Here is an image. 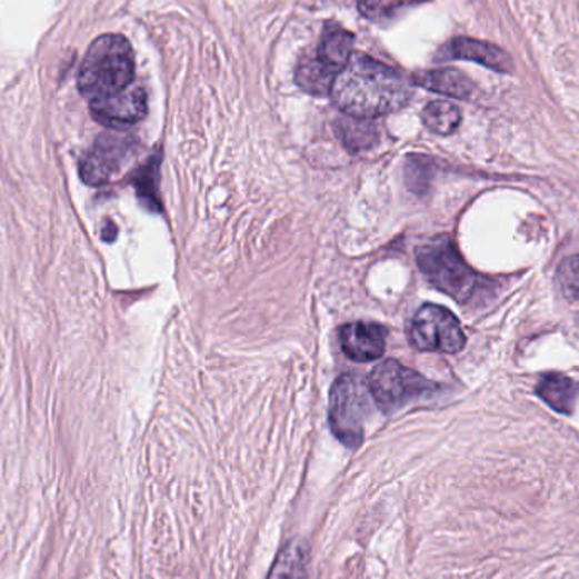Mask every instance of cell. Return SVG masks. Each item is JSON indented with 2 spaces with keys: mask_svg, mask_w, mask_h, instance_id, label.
<instances>
[{
  "mask_svg": "<svg viewBox=\"0 0 579 579\" xmlns=\"http://www.w3.org/2000/svg\"><path fill=\"white\" fill-rule=\"evenodd\" d=\"M332 100L346 116L373 119L402 109L410 86L397 70L367 57L352 54L332 86Z\"/></svg>",
  "mask_w": 579,
  "mask_h": 579,
  "instance_id": "obj_1",
  "label": "cell"
},
{
  "mask_svg": "<svg viewBox=\"0 0 579 579\" xmlns=\"http://www.w3.org/2000/svg\"><path fill=\"white\" fill-rule=\"evenodd\" d=\"M77 83L89 103L131 89L134 86V53L124 36H99L80 63Z\"/></svg>",
  "mask_w": 579,
  "mask_h": 579,
  "instance_id": "obj_2",
  "label": "cell"
},
{
  "mask_svg": "<svg viewBox=\"0 0 579 579\" xmlns=\"http://www.w3.org/2000/svg\"><path fill=\"white\" fill-rule=\"evenodd\" d=\"M417 263L433 287L458 302H469L480 287V277L466 264L446 236L420 246Z\"/></svg>",
  "mask_w": 579,
  "mask_h": 579,
  "instance_id": "obj_3",
  "label": "cell"
},
{
  "mask_svg": "<svg viewBox=\"0 0 579 579\" xmlns=\"http://www.w3.org/2000/svg\"><path fill=\"white\" fill-rule=\"evenodd\" d=\"M370 385L356 375H342L336 380L331 390V409L329 422L336 438L348 446L358 448L363 442L365 423L371 412Z\"/></svg>",
  "mask_w": 579,
  "mask_h": 579,
  "instance_id": "obj_4",
  "label": "cell"
},
{
  "mask_svg": "<svg viewBox=\"0 0 579 579\" xmlns=\"http://www.w3.org/2000/svg\"><path fill=\"white\" fill-rule=\"evenodd\" d=\"M436 385L427 381L413 370L388 359L375 368L370 378V390L373 400L383 412H395L423 395L436 391Z\"/></svg>",
  "mask_w": 579,
  "mask_h": 579,
  "instance_id": "obj_5",
  "label": "cell"
},
{
  "mask_svg": "<svg viewBox=\"0 0 579 579\" xmlns=\"http://www.w3.org/2000/svg\"><path fill=\"white\" fill-rule=\"evenodd\" d=\"M409 339L419 351L455 355L466 345V336L455 313L445 307H420L410 323Z\"/></svg>",
  "mask_w": 579,
  "mask_h": 579,
  "instance_id": "obj_6",
  "label": "cell"
},
{
  "mask_svg": "<svg viewBox=\"0 0 579 579\" xmlns=\"http://www.w3.org/2000/svg\"><path fill=\"white\" fill-rule=\"evenodd\" d=\"M134 139L121 134H103L87 151L80 163V177L89 186L109 182L134 151Z\"/></svg>",
  "mask_w": 579,
  "mask_h": 579,
  "instance_id": "obj_7",
  "label": "cell"
},
{
  "mask_svg": "<svg viewBox=\"0 0 579 579\" xmlns=\"http://www.w3.org/2000/svg\"><path fill=\"white\" fill-rule=\"evenodd\" d=\"M93 119L107 128H126L141 121L148 112L147 93L141 87L132 86L119 96L90 102Z\"/></svg>",
  "mask_w": 579,
  "mask_h": 579,
  "instance_id": "obj_8",
  "label": "cell"
},
{
  "mask_svg": "<svg viewBox=\"0 0 579 579\" xmlns=\"http://www.w3.org/2000/svg\"><path fill=\"white\" fill-rule=\"evenodd\" d=\"M342 351L355 361H373L381 358L387 348V332L373 322H352L339 332Z\"/></svg>",
  "mask_w": 579,
  "mask_h": 579,
  "instance_id": "obj_9",
  "label": "cell"
},
{
  "mask_svg": "<svg viewBox=\"0 0 579 579\" xmlns=\"http://www.w3.org/2000/svg\"><path fill=\"white\" fill-rule=\"evenodd\" d=\"M442 60H468L483 64L491 70L512 71L513 61L501 48L471 38H455L439 51Z\"/></svg>",
  "mask_w": 579,
  "mask_h": 579,
  "instance_id": "obj_10",
  "label": "cell"
},
{
  "mask_svg": "<svg viewBox=\"0 0 579 579\" xmlns=\"http://www.w3.org/2000/svg\"><path fill=\"white\" fill-rule=\"evenodd\" d=\"M413 83L432 90V92L442 93V96L455 97V99H469L475 93L473 82L465 73L452 70V68L420 71L413 77Z\"/></svg>",
  "mask_w": 579,
  "mask_h": 579,
  "instance_id": "obj_11",
  "label": "cell"
},
{
  "mask_svg": "<svg viewBox=\"0 0 579 579\" xmlns=\"http://www.w3.org/2000/svg\"><path fill=\"white\" fill-rule=\"evenodd\" d=\"M338 73L332 71L328 64H323L316 51L303 54L296 71V80L300 89L310 96H328L331 93Z\"/></svg>",
  "mask_w": 579,
  "mask_h": 579,
  "instance_id": "obj_12",
  "label": "cell"
},
{
  "mask_svg": "<svg viewBox=\"0 0 579 579\" xmlns=\"http://www.w3.org/2000/svg\"><path fill=\"white\" fill-rule=\"evenodd\" d=\"M352 34L339 26H328L323 31L322 40L316 48V54L323 64H328L336 73H341L352 57Z\"/></svg>",
  "mask_w": 579,
  "mask_h": 579,
  "instance_id": "obj_13",
  "label": "cell"
},
{
  "mask_svg": "<svg viewBox=\"0 0 579 579\" xmlns=\"http://www.w3.org/2000/svg\"><path fill=\"white\" fill-rule=\"evenodd\" d=\"M537 393L551 409L571 413L579 398V383L565 375H548L537 385Z\"/></svg>",
  "mask_w": 579,
  "mask_h": 579,
  "instance_id": "obj_14",
  "label": "cell"
},
{
  "mask_svg": "<svg viewBox=\"0 0 579 579\" xmlns=\"http://www.w3.org/2000/svg\"><path fill=\"white\" fill-rule=\"evenodd\" d=\"M307 548L299 540H290L274 561L268 579H307Z\"/></svg>",
  "mask_w": 579,
  "mask_h": 579,
  "instance_id": "obj_15",
  "label": "cell"
},
{
  "mask_svg": "<svg viewBox=\"0 0 579 579\" xmlns=\"http://www.w3.org/2000/svg\"><path fill=\"white\" fill-rule=\"evenodd\" d=\"M339 138L342 139L346 147L351 150H365L370 148L378 139L377 126L371 122V119L348 118L339 119L336 124Z\"/></svg>",
  "mask_w": 579,
  "mask_h": 579,
  "instance_id": "obj_16",
  "label": "cell"
},
{
  "mask_svg": "<svg viewBox=\"0 0 579 579\" xmlns=\"http://www.w3.org/2000/svg\"><path fill=\"white\" fill-rule=\"evenodd\" d=\"M422 121L436 134L448 136L461 124V112L455 103L433 100L423 109Z\"/></svg>",
  "mask_w": 579,
  "mask_h": 579,
  "instance_id": "obj_17",
  "label": "cell"
},
{
  "mask_svg": "<svg viewBox=\"0 0 579 579\" xmlns=\"http://www.w3.org/2000/svg\"><path fill=\"white\" fill-rule=\"evenodd\" d=\"M412 2L413 0H358V8L370 21L383 22Z\"/></svg>",
  "mask_w": 579,
  "mask_h": 579,
  "instance_id": "obj_18",
  "label": "cell"
},
{
  "mask_svg": "<svg viewBox=\"0 0 579 579\" xmlns=\"http://www.w3.org/2000/svg\"><path fill=\"white\" fill-rule=\"evenodd\" d=\"M559 290L569 302L579 303V254L568 258L559 267L558 277Z\"/></svg>",
  "mask_w": 579,
  "mask_h": 579,
  "instance_id": "obj_19",
  "label": "cell"
},
{
  "mask_svg": "<svg viewBox=\"0 0 579 579\" xmlns=\"http://www.w3.org/2000/svg\"><path fill=\"white\" fill-rule=\"evenodd\" d=\"M157 173H158V160H151L147 167H142L139 170L138 178H136V187H138L139 197H141L147 206L158 207V203L154 202L157 200V192H154V182H157Z\"/></svg>",
  "mask_w": 579,
  "mask_h": 579,
  "instance_id": "obj_20",
  "label": "cell"
}]
</instances>
